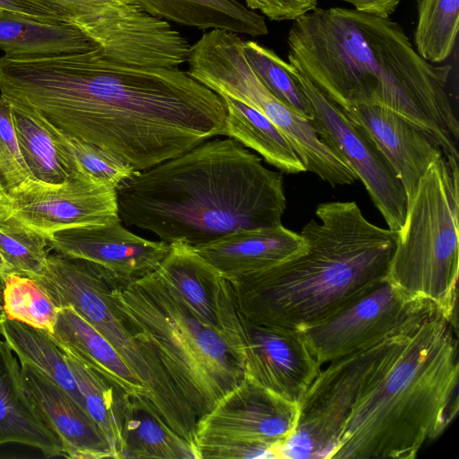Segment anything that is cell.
I'll list each match as a JSON object with an SVG mask.
<instances>
[{"mask_svg": "<svg viewBox=\"0 0 459 459\" xmlns=\"http://www.w3.org/2000/svg\"><path fill=\"white\" fill-rule=\"evenodd\" d=\"M0 95L138 171L225 131L223 99L186 71L115 62L99 47L51 56L4 55Z\"/></svg>", "mask_w": 459, "mask_h": 459, "instance_id": "1", "label": "cell"}, {"mask_svg": "<svg viewBox=\"0 0 459 459\" xmlns=\"http://www.w3.org/2000/svg\"><path fill=\"white\" fill-rule=\"evenodd\" d=\"M288 60L342 110L386 108L459 159V124L447 91L451 65L421 57L401 25L345 7H316L293 21Z\"/></svg>", "mask_w": 459, "mask_h": 459, "instance_id": "2", "label": "cell"}, {"mask_svg": "<svg viewBox=\"0 0 459 459\" xmlns=\"http://www.w3.org/2000/svg\"><path fill=\"white\" fill-rule=\"evenodd\" d=\"M127 226L167 243L201 246L241 230L282 225L283 178L237 140H207L136 171L117 187Z\"/></svg>", "mask_w": 459, "mask_h": 459, "instance_id": "3", "label": "cell"}, {"mask_svg": "<svg viewBox=\"0 0 459 459\" xmlns=\"http://www.w3.org/2000/svg\"><path fill=\"white\" fill-rule=\"evenodd\" d=\"M455 322L420 302L360 389L330 459H412L458 411Z\"/></svg>", "mask_w": 459, "mask_h": 459, "instance_id": "4", "label": "cell"}, {"mask_svg": "<svg viewBox=\"0 0 459 459\" xmlns=\"http://www.w3.org/2000/svg\"><path fill=\"white\" fill-rule=\"evenodd\" d=\"M316 216L300 232L303 251L228 280L249 321L299 331L386 279L397 231L370 222L353 201L320 204Z\"/></svg>", "mask_w": 459, "mask_h": 459, "instance_id": "5", "label": "cell"}, {"mask_svg": "<svg viewBox=\"0 0 459 459\" xmlns=\"http://www.w3.org/2000/svg\"><path fill=\"white\" fill-rule=\"evenodd\" d=\"M111 296L197 420L242 380L245 346L204 321L156 270L131 281L114 276Z\"/></svg>", "mask_w": 459, "mask_h": 459, "instance_id": "6", "label": "cell"}, {"mask_svg": "<svg viewBox=\"0 0 459 459\" xmlns=\"http://www.w3.org/2000/svg\"><path fill=\"white\" fill-rule=\"evenodd\" d=\"M458 158L442 155L420 178L397 231L387 281L409 301L455 321L459 268Z\"/></svg>", "mask_w": 459, "mask_h": 459, "instance_id": "7", "label": "cell"}, {"mask_svg": "<svg viewBox=\"0 0 459 459\" xmlns=\"http://www.w3.org/2000/svg\"><path fill=\"white\" fill-rule=\"evenodd\" d=\"M114 275L99 265L60 254L48 255L34 281L58 307H70L116 350L140 380L163 420L195 445L197 419L151 344L134 328L111 296Z\"/></svg>", "mask_w": 459, "mask_h": 459, "instance_id": "8", "label": "cell"}, {"mask_svg": "<svg viewBox=\"0 0 459 459\" xmlns=\"http://www.w3.org/2000/svg\"><path fill=\"white\" fill-rule=\"evenodd\" d=\"M397 331L321 368L299 402L297 427L278 447L277 458H331L360 389L393 344Z\"/></svg>", "mask_w": 459, "mask_h": 459, "instance_id": "9", "label": "cell"}, {"mask_svg": "<svg viewBox=\"0 0 459 459\" xmlns=\"http://www.w3.org/2000/svg\"><path fill=\"white\" fill-rule=\"evenodd\" d=\"M291 66L311 107L310 121L316 134L362 182L387 228L398 231L404 220L407 198L389 161L363 126L351 120L299 70Z\"/></svg>", "mask_w": 459, "mask_h": 459, "instance_id": "10", "label": "cell"}, {"mask_svg": "<svg viewBox=\"0 0 459 459\" xmlns=\"http://www.w3.org/2000/svg\"><path fill=\"white\" fill-rule=\"evenodd\" d=\"M117 219V188L82 173L58 184L29 178L0 197V222L23 226L47 239L60 230Z\"/></svg>", "mask_w": 459, "mask_h": 459, "instance_id": "11", "label": "cell"}, {"mask_svg": "<svg viewBox=\"0 0 459 459\" xmlns=\"http://www.w3.org/2000/svg\"><path fill=\"white\" fill-rule=\"evenodd\" d=\"M420 302L407 300L385 279L330 316L299 332L321 365L396 332Z\"/></svg>", "mask_w": 459, "mask_h": 459, "instance_id": "12", "label": "cell"}, {"mask_svg": "<svg viewBox=\"0 0 459 459\" xmlns=\"http://www.w3.org/2000/svg\"><path fill=\"white\" fill-rule=\"evenodd\" d=\"M299 403L290 402L244 374L239 384L223 395L196 423L199 442L259 443L276 446L294 433Z\"/></svg>", "mask_w": 459, "mask_h": 459, "instance_id": "13", "label": "cell"}, {"mask_svg": "<svg viewBox=\"0 0 459 459\" xmlns=\"http://www.w3.org/2000/svg\"><path fill=\"white\" fill-rule=\"evenodd\" d=\"M245 342L244 374L299 403L322 365L297 330L253 323L238 312Z\"/></svg>", "mask_w": 459, "mask_h": 459, "instance_id": "14", "label": "cell"}, {"mask_svg": "<svg viewBox=\"0 0 459 459\" xmlns=\"http://www.w3.org/2000/svg\"><path fill=\"white\" fill-rule=\"evenodd\" d=\"M121 222L66 228L52 233L48 243L57 254L91 262L122 280H136L158 268L169 244L137 236Z\"/></svg>", "mask_w": 459, "mask_h": 459, "instance_id": "15", "label": "cell"}, {"mask_svg": "<svg viewBox=\"0 0 459 459\" xmlns=\"http://www.w3.org/2000/svg\"><path fill=\"white\" fill-rule=\"evenodd\" d=\"M156 271L204 321L245 346L230 282L192 246L169 243Z\"/></svg>", "mask_w": 459, "mask_h": 459, "instance_id": "16", "label": "cell"}, {"mask_svg": "<svg viewBox=\"0 0 459 459\" xmlns=\"http://www.w3.org/2000/svg\"><path fill=\"white\" fill-rule=\"evenodd\" d=\"M343 111L368 131L410 201L429 167L444 154L442 149L426 132L386 108L355 105Z\"/></svg>", "mask_w": 459, "mask_h": 459, "instance_id": "17", "label": "cell"}, {"mask_svg": "<svg viewBox=\"0 0 459 459\" xmlns=\"http://www.w3.org/2000/svg\"><path fill=\"white\" fill-rule=\"evenodd\" d=\"M27 393L47 428L72 459L117 458V454L88 412L59 385L21 364Z\"/></svg>", "mask_w": 459, "mask_h": 459, "instance_id": "18", "label": "cell"}, {"mask_svg": "<svg viewBox=\"0 0 459 459\" xmlns=\"http://www.w3.org/2000/svg\"><path fill=\"white\" fill-rule=\"evenodd\" d=\"M227 280L277 264L306 248L300 233L283 225L241 230L193 247Z\"/></svg>", "mask_w": 459, "mask_h": 459, "instance_id": "19", "label": "cell"}, {"mask_svg": "<svg viewBox=\"0 0 459 459\" xmlns=\"http://www.w3.org/2000/svg\"><path fill=\"white\" fill-rule=\"evenodd\" d=\"M18 443L46 457L65 456L57 437L47 428L25 388L21 364L0 338V445Z\"/></svg>", "mask_w": 459, "mask_h": 459, "instance_id": "20", "label": "cell"}, {"mask_svg": "<svg viewBox=\"0 0 459 459\" xmlns=\"http://www.w3.org/2000/svg\"><path fill=\"white\" fill-rule=\"evenodd\" d=\"M50 337L69 354L133 397L148 393L112 345L74 308L60 307Z\"/></svg>", "mask_w": 459, "mask_h": 459, "instance_id": "21", "label": "cell"}, {"mask_svg": "<svg viewBox=\"0 0 459 459\" xmlns=\"http://www.w3.org/2000/svg\"><path fill=\"white\" fill-rule=\"evenodd\" d=\"M123 458L199 459L195 445L176 433L146 397L120 394Z\"/></svg>", "mask_w": 459, "mask_h": 459, "instance_id": "22", "label": "cell"}, {"mask_svg": "<svg viewBox=\"0 0 459 459\" xmlns=\"http://www.w3.org/2000/svg\"><path fill=\"white\" fill-rule=\"evenodd\" d=\"M152 16L200 30L252 37L268 34L264 16L238 0H132Z\"/></svg>", "mask_w": 459, "mask_h": 459, "instance_id": "23", "label": "cell"}, {"mask_svg": "<svg viewBox=\"0 0 459 459\" xmlns=\"http://www.w3.org/2000/svg\"><path fill=\"white\" fill-rule=\"evenodd\" d=\"M97 46L69 22H43L4 13L0 17V49L10 56H51Z\"/></svg>", "mask_w": 459, "mask_h": 459, "instance_id": "24", "label": "cell"}, {"mask_svg": "<svg viewBox=\"0 0 459 459\" xmlns=\"http://www.w3.org/2000/svg\"><path fill=\"white\" fill-rule=\"evenodd\" d=\"M221 98L227 109L224 135L254 150L282 172L307 171L290 142L269 118L236 99Z\"/></svg>", "mask_w": 459, "mask_h": 459, "instance_id": "25", "label": "cell"}, {"mask_svg": "<svg viewBox=\"0 0 459 459\" xmlns=\"http://www.w3.org/2000/svg\"><path fill=\"white\" fill-rule=\"evenodd\" d=\"M10 103L20 150L31 178L58 184L74 174L54 126L31 108Z\"/></svg>", "mask_w": 459, "mask_h": 459, "instance_id": "26", "label": "cell"}, {"mask_svg": "<svg viewBox=\"0 0 459 459\" xmlns=\"http://www.w3.org/2000/svg\"><path fill=\"white\" fill-rule=\"evenodd\" d=\"M1 336L20 364L32 368L53 381L86 411L65 355L48 332L5 318Z\"/></svg>", "mask_w": 459, "mask_h": 459, "instance_id": "27", "label": "cell"}, {"mask_svg": "<svg viewBox=\"0 0 459 459\" xmlns=\"http://www.w3.org/2000/svg\"><path fill=\"white\" fill-rule=\"evenodd\" d=\"M65 355L82 394L86 411L117 452V459H120L124 446L120 394L124 392L74 357Z\"/></svg>", "mask_w": 459, "mask_h": 459, "instance_id": "28", "label": "cell"}, {"mask_svg": "<svg viewBox=\"0 0 459 459\" xmlns=\"http://www.w3.org/2000/svg\"><path fill=\"white\" fill-rule=\"evenodd\" d=\"M415 50L425 60L440 64L452 54L459 27V0H416Z\"/></svg>", "mask_w": 459, "mask_h": 459, "instance_id": "29", "label": "cell"}, {"mask_svg": "<svg viewBox=\"0 0 459 459\" xmlns=\"http://www.w3.org/2000/svg\"><path fill=\"white\" fill-rule=\"evenodd\" d=\"M242 47L248 64L264 85L282 103L310 120L311 107L293 74L291 65L255 41L243 39Z\"/></svg>", "mask_w": 459, "mask_h": 459, "instance_id": "30", "label": "cell"}, {"mask_svg": "<svg viewBox=\"0 0 459 459\" xmlns=\"http://www.w3.org/2000/svg\"><path fill=\"white\" fill-rule=\"evenodd\" d=\"M6 318L53 333L58 307L31 278L11 273L4 281Z\"/></svg>", "mask_w": 459, "mask_h": 459, "instance_id": "31", "label": "cell"}, {"mask_svg": "<svg viewBox=\"0 0 459 459\" xmlns=\"http://www.w3.org/2000/svg\"><path fill=\"white\" fill-rule=\"evenodd\" d=\"M56 138L74 173H82L116 188L136 170L128 162L92 143L55 127Z\"/></svg>", "mask_w": 459, "mask_h": 459, "instance_id": "32", "label": "cell"}, {"mask_svg": "<svg viewBox=\"0 0 459 459\" xmlns=\"http://www.w3.org/2000/svg\"><path fill=\"white\" fill-rule=\"evenodd\" d=\"M48 239L23 226L0 222V253L13 273L35 279L48 259Z\"/></svg>", "mask_w": 459, "mask_h": 459, "instance_id": "33", "label": "cell"}, {"mask_svg": "<svg viewBox=\"0 0 459 459\" xmlns=\"http://www.w3.org/2000/svg\"><path fill=\"white\" fill-rule=\"evenodd\" d=\"M31 178L16 136L11 103L0 95V197Z\"/></svg>", "mask_w": 459, "mask_h": 459, "instance_id": "34", "label": "cell"}, {"mask_svg": "<svg viewBox=\"0 0 459 459\" xmlns=\"http://www.w3.org/2000/svg\"><path fill=\"white\" fill-rule=\"evenodd\" d=\"M67 15L70 22H98L114 25L138 18L143 10L132 0H46Z\"/></svg>", "mask_w": 459, "mask_h": 459, "instance_id": "35", "label": "cell"}, {"mask_svg": "<svg viewBox=\"0 0 459 459\" xmlns=\"http://www.w3.org/2000/svg\"><path fill=\"white\" fill-rule=\"evenodd\" d=\"M199 459H255L277 458L276 446L259 443L199 442L196 444Z\"/></svg>", "mask_w": 459, "mask_h": 459, "instance_id": "36", "label": "cell"}, {"mask_svg": "<svg viewBox=\"0 0 459 459\" xmlns=\"http://www.w3.org/2000/svg\"><path fill=\"white\" fill-rule=\"evenodd\" d=\"M5 13L43 22H67L68 15L46 0H0Z\"/></svg>", "mask_w": 459, "mask_h": 459, "instance_id": "37", "label": "cell"}, {"mask_svg": "<svg viewBox=\"0 0 459 459\" xmlns=\"http://www.w3.org/2000/svg\"><path fill=\"white\" fill-rule=\"evenodd\" d=\"M246 5L272 21H295L317 7V0H245Z\"/></svg>", "mask_w": 459, "mask_h": 459, "instance_id": "38", "label": "cell"}, {"mask_svg": "<svg viewBox=\"0 0 459 459\" xmlns=\"http://www.w3.org/2000/svg\"><path fill=\"white\" fill-rule=\"evenodd\" d=\"M353 7V9L373 14L378 17L388 18L397 9L403 0H340Z\"/></svg>", "mask_w": 459, "mask_h": 459, "instance_id": "39", "label": "cell"}, {"mask_svg": "<svg viewBox=\"0 0 459 459\" xmlns=\"http://www.w3.org/2000/svg\"><path fill=\"white\" fill-rule=\"evenodd\" d=\"M13 273L10 265L7 264V262L4 260L3 255L0 253V283L4 285V281L5 277Z\"/></svg>", "mask_w": 459, "mask_h": 459, "instance_id": "40", "label": "cell"}, {"mask_svg": "<svg viewBox=\"0 0 459 459\" xmlns=\"http://www.w3.org/2000/svg\"><path fill=\"white\" fill-rule=\"evenodd\" d=\"M3 289L4 285L0 283V335L2 332V324L6 318L4 309V299H3Z\"/></svg>", "mask_w": 459, "mask_h": 459, "instance_id": "41", "label": "cell"}, {"mask_svg": "<svg viewBox=\"0 0 459 459\" xmlns=\"http://www.w3.org/2000/svg\"><path fill=\"white\" fill-rule=\"evenodd\" d=\"M5 13L0 10V17L3 16Z\"/></svg>", "mask_w": 459, "mask_h": 459, "instance_id": "42", "label": "cell"}]
</instances>
